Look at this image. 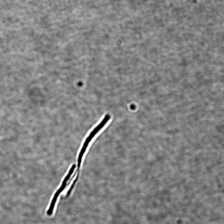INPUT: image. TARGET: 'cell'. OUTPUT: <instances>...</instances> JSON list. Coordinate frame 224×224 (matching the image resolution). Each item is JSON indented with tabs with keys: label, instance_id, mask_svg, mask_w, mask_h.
Returning a JSON list of instances; mask_svg holds the SVG:
<instances>
[{
	"label": "cell",
	"instance_id": "obj_1",
	"mask_svg": "<svg viewBox=\"0 0 224 224\" xmlns=\"http://www.w3.org/2000/svg\"><path fill=\"white\" fill-rule=\"evenodd\" d=\"M110 118L109 114H106L101 122L92 130L86 139L78 155L77 160V171L79 170L82 158L89 143L96 134L105 126Z\"/></svg>",
	"mask_w": 224,
	"mask_h": 224
},
{
	"label": "cell",
	"instance_id": "obj_2",
	"mask_svg": "<svg viewBox=\"0 0 224 224\" xmlns=\"http://www.w3.org/2000/svg\"><path fill=\"white\" fill-rule=\"evenodd\" d=\"M76 167V166L75 164H73L68 174L63 180L60 187L55 194L51 203L50 206L47 211V213L48 215L50 216L52 214L57 198L60 194L63 191L65 188L67 183L71 177L72 174L73 173Z\"/></svg>",
	"mask_w": 224,
	"mask_h": 224
}]
</instances>
